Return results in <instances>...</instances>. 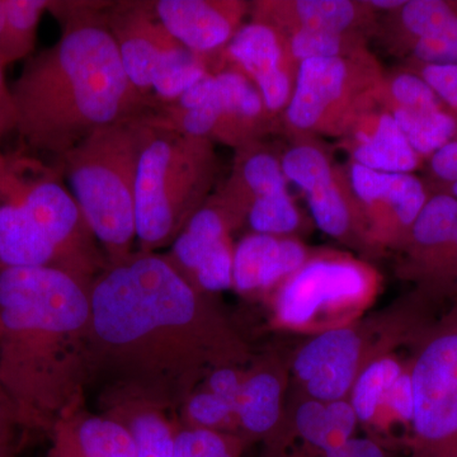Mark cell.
Masks as SVG:
<instances>
[{
	"label": "cell",
	"instance_id": "1",
	"mask_svg": "<svg viewBox=\"0 0 457 457\" xmlns=\"http://www.w3.org/2000/svg\"><path fill=\"white\" fill-rule=\"evenodd\" d=\"M87 366L104 395L173 411L207 369L231 368L239 343L165 255L135 252L89 288Z\"/></svg>",
	"mask_w": 457,
	"mask_h": 457
},
{
	"label": "cell",
	"instance_id": "2",
	"mask_svg": "<svg viewBox=\"0 0 457 457\" xmlns=\"http://www.w3.org/2000/svg\"><path fill=\"white\" fill-rule=\"evenodd\" d=\"M104 2H51L59 40L33 54L11 84L16 131L32 154L57 162L99 129L159 106L129 80Z\"/></svg>",
	"mask_w": 457,
	"mask_h": 457
},
{
	"label": "cell",
	"instance_id": "3",
	"mask_svg": "<svg viewBox=\"0 0 457 457\" xmlns=\"http://www.w3.org/2000/svg\"><path fill=\"white\" fill-rule=\"evenodd\" d=\"M89 290L54 267L0 269V385L18 429L51 435L89 384Z\"/></svg>",
	"mask_w": 457,
	"mask_h": 457
},
{
	"label": "cell",
	"instance_id": "4",
	"mask_svg": "<svg viewBox=\"0 0 457 457\" xmlns=\"http://www.w3.org/2000/svg\"><path fill=\"white\" fill-rule=\"evenodd\" d=\"M106 266L59 165L0 152V269L54 267L87 285Z\"/></svg>",
	"mask_w": 457,
	"mask_h": 457
},
{
	"label": "cell",
	"instance_id": "5",
	"mask_svg": "<svg viewBox=\"0 0 457 457\" xmlns=\"http://www.w3.org/2000/svg\"><path fill=\"white\" fill-rule=\"evenodd\" d=\"M149 114L99 129L57 162L108 266L135 253L137 164Z\"/></svg>",
	"mask_w": 457,
	"mask_h": 457
},
{
	"label": "cell",
	"instance_id": "6",
	"mask_svg": "<svg viewBox=\"0 0 457 457\" xmlns=\"http://www.w3.org/2000/svg\"><path fill=\"white\" fill-rule=\"evenodd\" d=\"M220 173L215 144L146 117L137 176V243L155 253L171 245L212 197Z\"/></svg>",
	"mask_w": 457,
	"mask_h": 457
},
{
	"label": "cell",
	"instance_id": "7",
	"mask_svg": "<svg viewBox=\"0 0 457 457\" xmlns=\"http://www.w3.org/2000/svg\"><path fill=\"white\" fill-rule=\"evenodd\" d=\"M384 69L371 51L300 62L282 125L300 139L342 140L363 114L378 106Z\"/></svg>",
	"mask_w": 457,
	"mask_h": 457
},
{
	"label": "cell",
	"instance_id": "8",
	"mask_svg": "<svg viewBox=\"0 0 457 457\" xmlns=\"http://www.w3.org/2000/svg\"><path fill=\"white\" fill-rule=\"evenodd\" d=\"M104 16L135 88L170 104L212 73L209 59L186 49L155 14L153 2H107Z\"/></svg>",
	"mask_w": 457,
	"mask_h": 457
},
{
	"label": "cell",
	"instance_id": "9",
	"mask_svg": "<svg viewBox=\"0 0 457 457\" xmlns=\"http://www.w3.org/2000/svg\"><path fill=\"white\" fill-rule=\"evenodd\" d=\"M153 119L174 130L239 149L278 128L253 83L233 66L212 71Z\"/></svg>",
	"mask_w": 457,
	"mask_h": 457
},
{
	"label": "cell",
	"instance_id": "10",
	"mask_svg": "<svg viewBox=\"0 0 457 457\" xmlns=\"http://www.w3.org/2000/svg\"><path fill=\"white\" fill-rule=\"evenodd\" d=\"M411 378L420 447L427 457H457V308L427 337Z\"/></svg>",
	"mask_w": 457,
	"mask_h": 457
},
{
	"label": "cell",
	"instance_id": "11",
	"mask_svg": "<svg viewBox=\"0 0 457 457\" xmlns=\"http://www.w3.org/2000/svg\"><path fill=\"white\" fill-rule=\"evenodd\" d=\"M279 158L286 179L302 189L324 234L343 239L354 230L368 233L347 168L337 164L324 147L312 139H297Z\"/></svg>",
	"mask_w": 457,
	"mask_h": 457
},
{
	"label": "cell",
	"instance_id": "12",
	"mask_svg": "<svg viewBox=\"0 0 457 457\" xmlns=\"http://www.w3.org/2000/svg\"><path fill=\"white\" fill-rule=\"evenodd\" d=\"M239 225L212 197L189 219L165 257L201 293L228 290L233 286L230 233Z\"/></svg>",
	"mask_w": 457,
	"mask_h": 457
},
{
	"label": "cell",
	"instance_id": "13",
	"mask_svg": "<svg viewBox=\"0 0 457 457\" xmlns=\"http://www.w3.org/2000/svg\"><path fill=\"white\" fill-rule=\"evenodd\" d=\"M371 287V275L347 258L308 260L286 279L278 297V314L287 326H305L330 306L359 302Z\"/></svg>",
	"mask_w": 457,
	"mask_h": 457
},
{
	"label": "cell",
	"instance_id": "14",
	"mask_svg": "<svg viewBox=\"0 0 457 457\" xmlns=\"http://www.w3.org/2000/svg\"><path fill=\"white\" fill-rule=\"evenodd\" d=\"M378 25L385 46L423 65L457 64V0H405Z\"/></svg>",
	"mask_w": 457,
	"mask_h": 457
},
{
	"label": "cell",
	"instance_id": "15",
	"mask_svg": "<svg viewBox=\"0 0 457 457\" xmlns=\"http://www.w3.org/2000/svg\"><path fill=\"white\" fill-rule=\"evenodd\" d=\"M221 54L228 66L237 69L253 83L269 112L276 119L282 117L293 96L299 68L284 33L251 18Z\"/></svg>",
	"mask_w": 457,
	"mask_h": 457
},
{
	"label": "cell",
	"instance_id": "16",
	"mask_svg": "<svg viewBox=\"0 0 457 457\" xmlns=\"http://www.w3.org/2000/svg\"><path fill=\"white\" fill-rule=\"evenodd\" d=\"M347 170L369 236L405 245L411 225L431 195L427 183L413 173H383L353 162Z\"/></svg>",
	"mask_w": 457,
	"mask_h": 457
},
{
	"label": "cell",
	"instance_id": "17",
	"mask_svg": "<svg viewBox=\"0 0 457 457\" xmlns=\"http://www.w3.org/2000/svg\"><path fill=\"white\" fill-rule=\"evenodd\" d=\"M153 5L168 32L206 59L225 49L252 8V3L243 0H156Z\"/></svg>",
	"mask_w": 457,
	"mask_h": 457
},
{
	"label": "cell",
	"instance_id": "18",
	"mask_svg": "<svg viewBox=\"0 0 457 457\" xmlns=\"http://www.w3.org/2000/svg\"><path fill=\"white\" fill-rule=\"evenodd\" d=\"M252 20L276 27L284 35L297 31L356 32L376 35L378 17L368 0H258Z\"/></svg>",
	"mask_w": 457,
	"mask_h": 457
},
{
	"label": "cell",
	"instance_id": "19",
	"mask_svg": "<svg viewBox=\"0 0 457 457\" xmlns=\"http://www.w3.org/2000/svg\"><path fill=\"white\" fill-rule=\"evenodd\" d=\"M360 357V339L353 330L338 328L309 342L295 360V372L309 394L320 403L342 400L348 393Z\"/></svg>",
	"mask_w": 457,
	"mask_h": 457
},
{
	"label": "cell",
	"instance_id": "20",
	"mask_svg": "<svg viewBox=\"0 0 457 457\" xmlns=\"http://www.w3.org/2000/svg\"><path fill=\"white\" fill-rule=\"evenodd\" d=\"M342 145L350 162L383 173H413L423 163L386 108L378 104L356 122Z\"/></svg>",
	"mask_w": 457,
	"mask_h": 457
},
{
	"label": "cell",
	"instance_id": "21",
	"mask_svg": "<svg viewBox=\"0 0 457 457\" xmlns=\"http://www.w3.org/2000/svg\"><path fill=\"white\" fill-rule=\"evenodd\" d=\"M287 192L281 158L262 140L236 150L230 176L212 197L242 224L252 204Z\"/></svg>",
	"mask_w": 457,
	"mask_h": 457
},
{
	"label": "cell",
	"instance_id": "22",
	"mask_svg": "<svg viewBox=\"0 0 457 457\" xmlns=\"http://www.w3.org/2000/svg\"><path fill=\"white\" fill-rule=\"evenodd\" d=\"M308 262L305 246L290 237L252 233L234 246L233 286L240 293L267 290Z\"/></svg>",
	"mask_w": 457,
	"mask_h": 457
},
{
	"label": "cell",
	"instance_id": "23",
	"mask_svg": "<svg viewBox=\"0 0 457 457\" xmlns=\"http://www.w3.org/2000/svg\"><path fill=\"white\" fill-rule=\"evenodd\" d=\"M104 414L119 420L131 436L137 457H173L179 427L167 409L129 396L104 395Z\"/></svg>",
	"mask_w": 457,
	"mask_h": 457
},
{
	"label": "cell",
	"instance_id": "24",
	"mask_svg": "<svg viewBox=\"0 0 457 457\" xmlns=\"http://www.w3.org/2000/svg\"><path fill=\"white\" fill-rule=\"evenodd\" d=\"M456 236V198L445 192L431 191L425 206L411 225L405 243L411 254V264L429 257Z\"/></svg>",
	"mask_w": 457,
	"mask_h": 457
},
{
	"label": "cell",
	"instance_id": "25",
	"mask_svg": "<svg viewBox=\"0 0 457 457\" xmlns=\"http://www.w3.org/2000/svg\"><path fill=\"white\" fill-rule=\"evenodd\" d=\"M71 429L78 457H137L128 429L106 414L71 411Z\"/></svg>",
	"mask_w": 457,
	"mask_h": 457
},
{
	"label": "cell",
	"instance_id": "26",
	"mask_svg": "<svg viewBox=\"0 0 457 457\" xmlns=\"http://www.w3.org/2000/svg\"><path fill=\"white\" fill-rule=\"evenodd\" d=\"M50 0H5L4 29L0 35V65L29 59L35 51L42 14L49 11Z\"/></svg>",
	"mask_w": 457,
	"mask_h": 457
},
{
	"label": "cell",
	"instance_id": "27",
	"mask_svg": "<svg viewBox=\"0 0 457 457\" xmlns=\"http://www.w3.org/2000/svg\"><path fill=\"white\" fill-rule=\"evenodd\" d=\"M281 384L276 376L261 372L243 380L234 416L251 433L269 432L278 422Z\"/></svg>",
	"mask_w": 457,
	"mask_h": 457
},
{
	"label": "cell",
	"instance_id": "28",
	"mask_svg": "<svg viewBox=\"0 0 457 457\" xmlns=\"http://www.w3.org/2000/svg\"><path fill=\"white\" fill-rule=\"evenodd\" d=\"M378 102L390 113H426L447 108L420 75L405 68L385 74Z\"/></svg>",
	"mask_w": 457,
	"mask_h": 457
},
{
	"label": "cell",
	"instance_id": "29",
	"mask_svg": "<svg viewBox=\"0 0 457 457\" xmlns=\"http://www.w3.org/2000/svg\"><path fill=\"white\" fill-rule=\"evenodd\" d=\"M285 36L297 64L305 60L350 57L370 51V36L363 33L297 31Z\"/></svg>",
	"mask_w": 457,
	"mask_h": 457
},
{
	"label": "cell",
	"instance_id": "30",
	"mask_svg": "<svg viewBox=\"0 0 457 457\" xmlns=\"http://www.w3.org/2000/svg\"><path fill=\"white\" fill-rule=\"evenodd\" d=\"M402 374L399 363L392 359L375 361L361 372L351 400L357 420L369 422L374 418L378 405L383 404L390 387Z\"/></svg>",
	"mask_w": 457,
	"mask_h": 457
},
{
	"label": "cell",
	"instance_id": "31",
	"mask_svg": "<svg viewBox=\"0 0 457 457\" xmlns=\"http://www.w3.org/2000/svg\"><path fill=\"white\" fill-rule=\"evenodd\" d=\"M245 221L253 233L285 237L300 227L302 213L287 192L252 204L246 212Z\"/></svg>",
	"mask_w": 457,
	"mask_h": 457
},
{
	"label": "cell",
	"instance_id": "32",
	"mask_svg": "<svg viewBox=\"0 0 457 457\" xmlns=\"http://www.w3.org/2000/svg\"><path fill=\"white\" fill-rule=\"evenodd\" d=\"M411 269L432 290L457 293V236Z\"/></svg>",
	"mask_w": 457,
	"mask_h": 457
},
{
	"label": "cell",
	"instance_id": "33",
	"mask_svg": "<svg viewBox=\"0 0 457 457\" xmlns=\"http://www.w3.org/2000/svg\"><path fill=\"white\" fill-rule=\"evenodd\" d=\"M173 457H236L231 442L218 431L179 427Z\"/></svg>",
	"mask_w": 457,
	"mask_h": 457
},
{
	"label": "cell",
	"instance_id": "34",
	"mask_svg": "<svg viewBox=\"0 0 457 457\" xmlns=\"http://www.w3.org/2000/svg\"><path fill=\"white\" fill-rule=\"evenodd\" d=\"M182 408L186 420L183 427L216 431V428L227 425L231 418L236 417L231 405L209 390L192 393L183 403Z\"/></svg>",
	"mask_w": 457,
	"mask_h": 457
},
{
	"label": "cell",
	"instance_id": "35",
	"mask_svg": "<svg viewBox=\"0 0 457 457\" xmlns=\"http://www.w3.org/2000/svg\"><path fill=\"white\" fill-rule=\"evenodd\" d=\"M404 68L420 75L457 120V64L423 65L405 62Z\"/></svg>",
	"mask_w": 457,
	"mask_h": 457
},
{
	"label": "cell",
	"instance_id": "36",
	"mask_svg": "<svg viewBox=\"0 0 457 457\" xmlns=\"http://www.w3.org/2000/svg\"><path fill=\"white\" fill-rule=\"evenodd\" d=\"M296 427L306 441L323 450L329 449L326 405L318 400L303 403L296 413Z\"/></svg>",
	"mask_w": 457,
	"mask_h": 457
},
{
	"label": "cell",
	"instance_id": "37",
	"mask_svg": "<svg viewBox=\"0 0 457 457\" xmlns=\"http://www.w3.org/2000/svg\"><path fill=\"white\" fill-rule=\"evenodd\" d=\"M326 417L329 449L339 446L343 442L352 438L351 436L354 431V427H356L357 417L351 403L343 402V400L328 403Z\"/></svg>",
	"mask_w": 457,
	"mask_h": 457
},
{
	"label": "cell",
	"instance_id": "38",
	"mask_svg": "<svg viewBox=\"0 0 457 457\" xmlns=\"http://www.w3.org/2000/svg\"><path fill=\"white\" fill-rule=\"evenodd\" d=\"M433 187L457 179V139L451 141L428 159Z\"/></svg>",
	"mask_w": 457,
	"mask_h": 457
},
{
	"label": "cell",
	"instance_id": "39",
	"mask_svg": "<svg viewBox=\"0 0 457 457\" xmlns=\"http://www.w3.org/2000/svg\"><path fill=\"white\" fill-rule=\"evenodd\" d=\"M384 402H386V404L393 409L394 413L400 420H405V422H411L414 411V396L411 374L403 372L396 378L395 383L392 385L389 392H387Z\"/></svg>",
	"mask_w": 457,
	"mask_h": 457
},
{
	"label": "cell",
	"instance_id": "40",
	"mask_svg": "<svg viewBox=\"0 0 457 457\" xmlns=\"http://www.w3.org/2000/svg\"><path fill=\"white\" fill-rule=\"evenodd\" d=\"M242 384L243 380L233 366L215 370L207 376V390L225 400L228 405H231L233 411L236 409V403Z\"/></svg>",
	"mask_w": 457,
	"mask_h": 457
},
{
	"label": "cell",
	"instance_id": "41",
	"mask_svg": "<svg viewBox=\"0 0 457 457\" xmlns=\"http://www.w3.org/2000/svg\"><path fill=\"white\" fill-rule=\"evenodd\" d=\"M71 411L60 418L59 422L54 427L50 435L51 445L46 457H78L73 429H71Z\"/></svg>",
	"mask_w": 457,
	"mask_h": 457
},
{
	"label": "cell",
	"instance_id": "42",
	"mask_svg": "<svg viewBox=\"0 0 457 457\" xmlns=\"http://www.w3.org/2000/svg\"><path fill=\"white\" fill-rule=\"evenodd\" d=\"M16 131V110L12 98L11 86L4 77V68L0 65V152L3 140Z\"/></svg>",
	"mask_w": 457,
	"mask_h": 457
},
{
	"label": "cell",
	"instance_id": "43",
	"mask_svg": "<svg viewBox=\"0 0 457 457\" xmlns=\"http://www.w3.org/2000/svg\"><path fill=\"white\" fill-rule=\"evenodd\" d=\"M326 457H385L380 447L368 438H350L326 451Z\"/></svg>",
	"mask_w": 457,
	"mask_h": 457
},
{
	"label": "cell",
	"instance_id": "44",
	"mask_svg": "<svg viewBox=\"0 0 457 457\" xmlns=\"http://www.w3.org/2000/svg\"><path fill=\"white\" fill-rule=\"evenodd\" d=\"M18 429L13 407L0 385V449L13 446L14 433Z\"/></svg>",
	"mask_w": 457,
	"mask_h": 457
},
{
	"label": "cell",
	"instance_id": "45",
	"mask_svg": "<svg viewBox=\"0 0 457 457\" xmlns=\"http://www.w3.org/2000/svg\"><path fill=\"white\" fill-rule=\"evenodd\" d=\"M405 0H368V4L378 16L389 14L404 4Z\"/></svg>",
	"mask_w": 457,
	"mask_h": 457
},
{
	"label": "cell",
	"instance_id": "46",
	"mask_svg": "<svg viewBox=\"0 0 457 457\" xmlns=\"http://www.w3.org/2000/svg\"><path fill=\"white\" fill-rule=\"evenodd\" d=\"M431 191L445 192V194H449L450 196L455 197L457 200V179L447 183V185L437 186V187L431 189Z\"/></svg>",
	"mask_w": 457,
	"mask_h": 457
},
{
	"label": "cell",
	"instance_id": "47",
	"mask_svg": "<svg viewBox=\"0 0 457 457\" xmlns=\"http://www.w3.org/2000/svg\"><path fill=\"white\" fill-rule=\"evenodd\" d=\"M5 13H7L5 0H0V35H2L3 29H4Z\"/></svg>",
	"mask_w": 457,
	"mask_h": 457
},
{
	"label": "cell",
	"instance_id": "48",
	"mask_svg": "<svg viewBox=\"0 0 457 457\" xmlns=\"http://www.w3.org/2000/svg\"><path fill=\"white\" fill-rule=\"evenodd\" d=\"M0 457H17L16 449H14V446L2 447Z\"/></svg>",
	"mask_w": 457,
	"mask_h": 457
}]
</instances>
